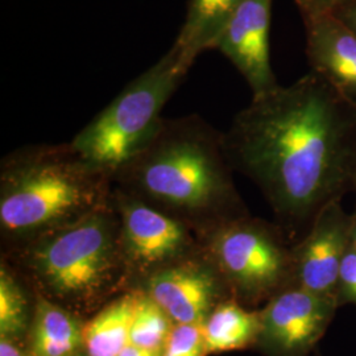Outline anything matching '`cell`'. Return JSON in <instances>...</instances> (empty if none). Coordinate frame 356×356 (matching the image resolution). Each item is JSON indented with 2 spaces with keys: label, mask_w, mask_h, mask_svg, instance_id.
<instances>
[{
  "label": "cell",
  "mask_w": 356,
  "mask_h": 356,
  "mask_svg": "<svg viewBox=\"0 0 356 356\" xmlns=\"http://www.w3.org/2000/svg\"><path fill=\"white\" fill-rule=\"evenodd\" d=\"M0 356H32L26 342L0 338Z\"/></svg>",
  "instance_id": "7402d4cb"
},
{
  "label": "cell",
  "mask_w": 356,
  "mask_h": 356,
  "mask_svg": "<svg viewBox=\"0 0 356 356\" xmlns=\"http://www.w3.org/2000/svg\"><path fill=\"white\" fill-rule=\"evenodd\" d=\"M136 300L129 327V344L161 354L175 322L147 293L136 289Z\"/></svg>",
  "instance_id": "ac0fdd59"
},
{
  "label": "cell",
  "mask_w": 356,
  "mask_h": 356,
  "mask_svg": "<svg viewBox=\"0 0 356 356\" xmlns=\"http://www.w3.org/2000/svg\"><path fill=\"white\" fill-rule=\"evenodd\" d=\"M170 48L156 64L129 82L70 141L90 163L113 176L156 132L168 101L186 76Z\"/></svg>",
  "instance_id": "5b68a950"
},
{
  "label": "cell",
  "mask_w": 356,
  "mask_h": 356,
  "mask_svg": "<svg viewBox=\"0 0 356 356\" xmlns=\"http://www.w3.org/2000/svg\"><path fill=\"white\" fill-rule=\"evenodd\" d=\"M350 245L356 251V209L353 213V225H351V232H350Z\"/></svg>",
  "instance_id": "d4e9b609"
},
{
  "label": "cell",
  "mask_w": 356,
  "mask_h": 356,
  "mask_svg": "<svg viewBox=\"0 0 356 356\" xmlns=\"http://www.w3.org/2000/svg\"><path fill=\"white\" fill-rule=\"evenodd\" d=\"M337 301L339 307L348 304L356 305V251L351 245L344 256L341 269Z\"/></svg>",
  "instance_id": "ffe728a7"
},
{
  "label": "cell",
  "mask_w": 356,
  "mask_h": 356,
  "mask_svg": "<svg viewBox=\"0 0 356 356\" xmlns=\"http://www.w3.org/2000/svg\"><path fill=\"white\" fill-rule=\"evenodd\" d=\"M36 296L26 347L32 356H86V319Z\"/></svg>",
  "instance_id": "4fadbf2b"
},
{
  "label": "cell",
  "mask_w": 356,
  "mask_h": 356,
  "mask_svg": "<svg viewBox=\"0 0 356 356\" xmlns=\"http://www.w3.org/2000/svg\"><path fill=\"white\" fill-rule=\"evenodd\" d=\"M198 239L241 305L259 310L292 286L294 244L279 223L250 214Z\"/></svg>",
  "instance_id": "8992f818"
},
{
  "label": "cell",
  "mask_w": 356,
  "mask_h": 356,
  "mask_svg": "<svg viewBox=\"0 0 356 356\" xmlns=\"http://www.w3.org/2000/svg\"><path fill=\"white\" fill-rule=\"evenodd\" d=\"M113 177L72 143L17 148L0 164L3 251L64 229L111 204Z\"/></svg>",
  "instance_id": "3957f363"
},
{
  "label": "cell",
  "mask_w": 356,
  "mask_h": 356,
  "mask_svg": "<svg viewBox=\"0 0 356 356\" xmlns=\"http://www.w3.org/2000/svg\"><path fill=\"white\" fill-rule=\"evenodd\" d=\"M136 292L122 293L86 319V356H119L127 347Z\"/></svg>",
  "instance_id": "2e32d148"
},
{
  "label": "cell",
  "mask_w": 356,
  "mask_h": 356,
  "mask_svg": "<svg viewBox=\"0 0 356 356\" xmlns=\"http://www.w3.org/2000/svg\"><path fill=\"white\" fill-rule=\"evenodd\" d=\"M209 355L254 348L260 330L259 310L248 309L235 300L216 306L204 321Z\"/></svg>",
  "instance_id": "9a60e30c"
},
{
  "label": "cell",
  "mask_w": 356,
  "mask_h": 356,
  "mask_svg": "<svg viewBox=\"0 0 356 356\" xmlns=\"http://www.w3.org/2000/svg\"><path fill=\"white\" fill-rule=\"evenodd\" d=\"M175 323L204 325L216 306L231 300L229 288L201 247L198 254L165 268L138 288Z\"/></svg>",
  "instance_id": "9c48e42d"
},
{
  "label": "cell",
  "mask_w": 356,
  "mask_h": 356,
  "mask_svg": "<svg viewBox=\"0 0 356 356\" xmlns=\"http://www.w3.org/2000/svg\"><path fill=\"white\" fill-rule=\"evenodd\" d=\"M351 225L353 214L344 211L342 201L319 211L309 231L293 245L292 286L337 300Z\"/></svg>",
  "instance_id": "30bf717a"
},
{
  "label": "cell",
  "mask_w": 356,
  "mask_h": 356,
  "mask_svg": "<svg viewBox=\"0 0 356 356\" xmlns=\"http://www.w3.org/2000/svg\"><path fill=\"white\" fill-rule=\"evenodd\" d=\"M223 148L293 244L325 206L356 194V103L314 72L252 98L223 132Z\"/></svg>",
  "instance_id": "6da1fadb"
},
{
  "label": "cell",
  "mask_w": 356,
  "mask_h": 356,
  "mask_svg": "<svg viewBox=\"0 0 356 356\" xmlns=\"http://www.w3.org/2000/svg\"><path fill=\"white\" fill-rule=\"evenodd\" d=\"M294 1L302 16V15L334 13L350 0H294Z\"/></svg>",
  "instance_id": "44dd1931"
},
{
  "label": "cell",
  "mask_w": 356,
  "mask_h": 356,
  "mask_svg": "<svg viewBox=\"0 0 356 356\" xmlns=\"http://www.w3.org/2000/svg\"><path fill=\"white\" fill-rule=\"evenodd\" d=\"M334 15L356 33V0H350L339 10H337Z\"/></svg>",
  "instance_id": "603a6c76"
},
{
  "label": "cell",
  "mask_w": 356,
  "mask_h": 356,
  "mask_svg": "<svg viewBox=\"0 0 356 356\" xmlns=\"http://www.w3.org/2000/svg\"><path fill=\"white\" fill-rule=\"evenodd\" d=\"M338 301L291 286L259 309L254 348L266 356H309L330 326Z\"/></svg>",
  "instance_id": "ba28073f"
},
{
  "label": "cell",
  "mask_w": 356,
  "mask_h": 356,
  "mask_svg": "<svg viewBox=\"0 0 356 356\" xmlns=\"http://www.w3.org/2000/svg\"><path fill=\"white\" fill-rule=\"evenodd\" d=\"M119 356H161V354H156L152 351L143 350V348H139L134 344H128L127 347L120 353Z\"/></svg>",
  "instance_id": "cb8c5ba5"
},
{
  "label": "cell",
  "mask_w": 356,
  "mask_h": 356,
  "mask_svg": "<svg viewBox=\"0 0 356 356\" xmlns=\"http://www.w3.org/2000/svg\"><path fill=\"white\" fill-rule=\"evenodd\" d=\"M36 296L3 257L0 260V338L26 342Z\"/></svg>",
  "instance_id": "e0dca14e"
},
{
  "label": "cell",
  "mask_w": 356,
  "mask_h": 356,
  "mask_svg": "<svg viewBox=\"0 0 356 356\" xmlns=\"http://www.w3.org/2000/svg\"><path fill=\"white\" fill-rule=\"evenodd\" d=\"M306 54L316 74L356 103V33L334 13L302 15Z\"/></svg>",
  "instance_id": "7c38bea8"
},
{
  "label": "cell",
  "mask_w": 356,
  "mask_h": 356,
  "mask_svg": "<svg viewBox=\"0 0 356 356\" xmlns=\"http://www.w3.org/2000/svg\"><path fill=\"white\" fill-rule=\"evenodd\" d=\"M35 294L90 318L132 291L114 202L64 229L1 252Z\"/></svg>",
  "instance_id": "277c9868"
},
{
  "label": "cell",
  "mask_w": 356,
  "mask_h": 356,
  "mask_svg": "<svg viewBox=\"0 0 356 356\" xmlns=\"http://www.w3.org/2000/svg\"><path fill=\"white\" fill-rule=\"evenodd\" d=\"M272 0H238L216 51L229 58L252 90V98L279 88L269 53Z\"/></svg>",
  "instance_id": "8fae6325"
},
{
  "label": "cell",
  "mask_w": 356,
  "mask_h": 356,
  "mask_svg": "<svg viewBox=\"0 0 356 356\" xmlns=\"http://www.w3.org/2000/svg\"><path fill=\"white\" fill-rule=\"evenodd\" d=\"M202 325L175 323L161 356H207Z\"/></svg>",
  "instance_id": "d6986e66"
},
{
  "label": "cell",
  "mask_w": 356,
  "mask_h": 356,
  "mask_svg": "<svg viewBox=\"0 0 356 356\" xmlns=\"http://www.w3.org/2000/svg\"><path fill=\"white\" fill-rule=\"evenodd\" d=\"M219 132L202 116L163 118L113 173L114 189L185 225L198 236L250 216Z\"/></svg>",
  "instance_id": "7a4b0ae2"
},
{
  "label": "cell",
  "mask_w": 356,
  "mask_h": 356,
  "mask_svg": "<svg viewBox=\"0 0 356 356\" xmlns=\"http://www.w3.org/2000/svg\"><path fill=\"white\" fill-rule=\"evenodd\" d=\"M113 202L120 219V243L131 289L201 251L198 236L176 219L116 189Z\"/></svg>",
  "instance_id": "52a82bcc"
},
{
  "label": "cell",
  "mask_w": 356,
  "mask_h": 356,
  "mask_svg": "<svg viewBox=\"0 0 356 356\" xmlns=\"http://www.w3.org/2000/svg\"><path fill=\"white\" fill-rule=\"evenodd\" d=\"M238 0H189L185 22L172 48L188 73L197 57L216 49Z\"/></svg>",
  "instance_id": "5bb4252c"
}]
</instances>
